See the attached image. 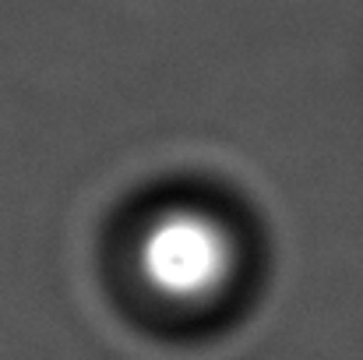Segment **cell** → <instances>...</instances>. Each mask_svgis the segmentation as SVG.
<instances>
[{
  "mask_svg": "<svg viewBox=\"0 0 363 360\" xmlns=\"http://www.w3.org/2000/svg\"><path fill=\"white\" fill-rule=\"evenodd\" d=\"M240 247L233 230L208 209H159L134 240V272L166 304L201 307L219 300L237 279Z\"/></svg>",
  "mask_w": 363,
  "mask_h": 360,
  "instance_id": "6da1fadb",
  "label": "cell"
}]
</instances>
